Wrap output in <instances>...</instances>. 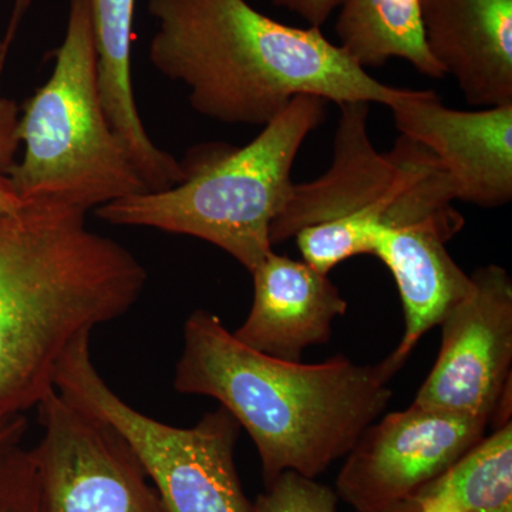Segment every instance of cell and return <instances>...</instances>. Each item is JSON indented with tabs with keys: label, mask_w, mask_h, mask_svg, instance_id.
Segmentation results:
<instances>
[{
	"label": "cell",
	"mask_w": 512,
	"mask_h": 512,
	"mask_svg": "<svg viewBox=\"0 0 512 512\" xmlns=\"http://www.w3.org/2000/svg\"><path fill=\"white\" fill-rule=\"evenodd\" d=\"M148 59L183 83L192 109L228 126H266L296 96L390 107L407 89L357 66L319 28H293L247 0H147Z\"/></svg>",
	"instance_id": "3"
},
{
	"label": "cell",
	"mask_w": 512,
	"mask_h": 512,
	"mask_svg": "<svg viewBox=\"0 0 512 512\" xmlns=\"http://www.w3.org/2000/svg\"><path fill=\"white\" fill-rule=\"evenodd\" d=\"M32 2L33 0H13L8 28H6L5 35L2 37V69H5L10 49H12L13 42H15L16 36H18L23 19L28 15Z\"/></svg>",
	"instance_id": "22"
},
{
	"label": "cell",
	"mask_w": 512,
	"mask_h": 512,
	"mask_svg": "<svg viewBox=\"0 0 512 512\" xmlns=\"http://www.w3.org/2000/svg\"><path fill=\"white\" fill-rule=\"evenodd\" d=\"M420 512H466L450 497L443 493H426L416 498Z\"/></svg>",
	"instance_id": "24"
},
{
	"label": "cell",
	"mask_w": 512,
	"mask_h": 512,
	"mask_svg": "<svg viewBox=\"0 0 512 512\" xmlns=\"http://www.w3.org/2000/svg\"><path fill=\"white\" fill-rule=\"evenodd\" d=\"M343 0H274V5L284 8L305 19L312 28H319L328 22L332 13L340 8Z\"/></svg>",
	"instance_id": "21"
},
{
	"label": "cell",
	"mask_w": 512,
	"mask_h": 512,
	"mask_svg": "<svg viewBox=\"0 0 512 512\" xmlns=\"http://www.w3.org/2000/svg\"><path fill=\"white\" fill-rule=\"evenodd\" d=\"M20 107L15 100L0 97V214L12 212L22 207L9 171L18 160Z\"/></svg>",
	"instance_id": "20"
},
{
	"label": "cell",
	"mask_w": 512,
	"mask_h": 512,
	"mask_svg": "<svg viewBox=\"0 0 512 512\" xmlns=\"http://www.w3.org/2000/svg\"><path fill=\"white\" fill-rule=\"evenodd\" d=\"M99 84L104 110L114 131L126 143L148 191H164L185 178L183 163L151 140L141 120L133 74L136 0H89Z\"/></svg>",
	"instance_id": "15"
},
{
	"label": "cell",
	"mask_w": 512,
	"mask_h": 512,
	"mask_svg": "<svg viewBox=\"0 0 512 512\" xmlns=\"http://www.w3.org/2000/svg\"><path fill=\"white\" fill-rule=\"evenodd\" d=\"M471 281L440 323L439 356L413 406L490 421L512 380V281L498 265L478 268Z\"/></svg>",
	"instance_id": "10"
},
{
	"label": "cell",
	"mask_w": 512,
	"mask_h": 512,
	"mask_svg": "<svg viewBox=\"0 0 512 512\" xmlns=\"http://www.w3.org/2000/svg\"><path fill=\"white\" fill-rule=\"evenodd\" d=\"M19 140L9 178L22 204L87 214L148 191L104 110L89 0H70L53 72L20 109Z\"/></svg>",
	"instance_id": "5"
},
{
	"label": "cell",
	"mask_w": 512,
	"mask_h": 512,
	"mask_svg": "<svg viewBox=\"0 0 512 512\" xmlns=\"http://www.w3.org/2000/svg\"><path fill=\"white\" fill-rule=\"evenodd\" d=\"M335 29L338 46L362 69L402 59L431 79L446 76L427 47L420 0H343Z\"/></svg>",
	"instance_id": "16"
},
{
	"label": "cell",
	"mask_w": 512,
	"mask_h": 512,
	"mask_svg": "<svg viewBox=\"0 0 512 512\" xmlns=\"http://www.w3.org/2000/svg\"><path fill=\"white\" fill-rule=\"evenodd\" d=\"M251 275V311L232 333L262 355L301 362L306 349L329 342L333 320L348 311L329 276L306 262L272 251Z\"/></svg>",
	"instance_id": "12"
},
{
	"label": "cell",
	"mask_w": 512,
	"mask_h": 512,
	"mask_svg": "<svg viewBox=\"0 0 512 512\" xmlns=\"http://www.w3.org/2000/svg\"><path fill=\"white\" fill-rule=\"evenodd\" d=\"M2 74H3V69H2V37H0V80H2Z\"/></svg>",
	"instance_id": "25"
},
{
	"label": "cell",
	"mask_w": 512,
	"mask_h": 512,
	"mask_svg": "<svg viewBox=\"0 0 512 512\" xmlns=\"http://www.w3.org/2000/svg\"><path fill=\"white\" fill-rule=\"evenodd\" d=\"M0 512H42L35 450L23 441L0 448Z\"/></svg>",
	"instance_id": "18"
},
{
	"label": "cell",
	"mask_w": 512,
	"mask_h": 512,
	"mask_svg": "<svg viewBox=\"0 0 512 512\" xmlns=\"http://www.w3.org/2000/svg\"><path fill=\"white\" fill-rule=\"evenodd\" d=\"M339 497L335 490L315 478L285 471L252 503L254 512H338Z\"/></svg>",
	"instance_id": "19"
},
{
	"label": "cell",
	"mask_w": 512,
	"mask_h": 512,
	"mask_svg": "<svg viewBox=\"0 0 512 512\" xmlns=\"http://www.w3.org/2000/svg\"><path fill=\"white\" fill-rule=\"evenodd\" d=\"M28 430L29 421L26 419V414L0 420V448L25 440Z\"/></svg>",
	"instance_id": "23"
},
{
	"label": "cell",
	"mask_w": 512,
	"mask_h": 512,
	"mask_svg": "<svg viewBox=\"0 0 512 512\" xmlns=\"http://www.w3.org/2000/svg\"><path fill=\"white\" fill-rule=\"evenodd\" d=\"M402 136L429 148L450 175L457 200L498 208L512 200V103L450 109L431 90L407 89L392 106Z\"/></svg>",
	"instance_id": "11"
},
{
	"label": "cell",
	"mask_w": 512,
	"mask_h": 512,
	"mask_svg": "<svg viewBox=\"0 0 512 512\" xmlns=\"http://www.w3.org/2000/svg\"><path fill=\"white\" fill-rule=\"evenodd\" d=\"M488 424L413 404L379 417L346 454L336 494L356 512H420V491L483 440Z\"/></svg>",
	"instance_id": "9"
},
{
	"label": "cell",
	"mask_w": 512,
	"mask_h": 512,
	"mask_svg": "<svg viewBox=\"0 0 512 512\" xmlns=\"http://www.w3.org/2000/svg\"><path fill=\"white\" fill-rule=\"evenodd\" d=\"M147 279L130 249L89 228L86 212L23 204L0 214V420L55 392L64 352L127 315Z\"/></svg>",
	"instance_id": "1"
},
{
	"label": "cell",
	"mask_w": 512,
	"mask_h": 512,
	"mask_svg": "<svg viewBox=\"0 0 512 512\" xmlns=\"http://www.w3.org/2000/svg\"><path fill=\"white\" fill-rule=\"evenodd\" d=\"M402 369L387 356L357 365L339 355L303 365L262 355L197 309L185 320L174 389L217 400L254 441L265 485L285 471L316 478L345 457L392 400Z\"/></svg>",
	"instance_id": "2"
},
{
	"label": "cell",
	"mask_w": 512,
	"mask_h": 512,
	"mask_svg": "<svg viewBox=\"0 0 512 512\" xmlns=\"http://www.w3.org/2000/svg\"><path fill=\"white\" fill-rule=\"evenodd\" d=\"M431 56L471 106L512 103V0H420Z\"/></svg>",
	"instance_id": "13"
},
{
	"label": "cell",
	"mask_w": 512,
	"mask_h": 512,
	"mask_svg": "<svg viewBox=\"0 0 512 512\" xmlns=\"http://www.w3.org/2000/svg\"><path fill=\"white\" fill-rule=\"evenodd\" d=\"M332 164L309 183L293 184L271 227L272 247L302 229L339 247L373 254L382 227H429L450 241L464 227L450 175L429 148L397 138L380 153L369 136V103L338 104Z\"/></svg>",
	"instance_id": "6"
},
{
	"label": "cell",
	"mask_w": 512,
	"mask_h": 512,
	"mask_svg": "<svg viewBox=\"0 0 512 512\" xmlns=\"http://www.w3.org/2000/svg\"><path fill=\"white\" fill-rule=\"evenodd\" d=\"M426 493L450 495L466 512H512V423L478 441Z\"/></svg>",
	"instance_id": "17"
},
{
	"label": "cell",
	"mask_w": 512,
	"mask_h": 512,
	"mask_svg": "<svg viewBox=\"0 0 512 512\" xmlns=\"http://www.w3.org/2000/svg\"><path fill=\"white\" fill-rule=\"evenodd\" d=\"M328 101L302 94L241 148H222L184 165L185 178L97 208L117 227L188 235L227 252L251 274L271 254V227L293 188L292 168L303 141L322 123Z\"/></svg>",
	"instance_id": "4"
},
{
	"label": "cell",
	"mask_w": 512,
	"mask_h": 512,
	"mask_svg": "<svg viewBox=\"0 0 512 512\" xmlns=\"http://www.w3.org/2000/svg\"><path fill=\"white\" fill-rule=\"evenodd\" d=\"M42 512H164L130 443L55 392L37 407Z\"/></svg>",
	"instance_id": "8"
},
{
	"label": "cell",
	"mask_w": 512,
	"mask_h": 512,
	"mask_svg": "<svg viewBox=\"0 0 512 512\" xmlns=\"http://www.w3.org/2000/svg\"><path fill=\"white\" fill-rule=\"evenodd\" d=\"M92 333L79 336L56 370V390L74 406L111 424L136 451L164 512H254L242 488L235 448L238 421L224 409L183 429L134 409L93 362Z\"/></svg>",
	"instance_id": "7"
},
{
	"label": "cell",
	"mask_w": 512,
	"mask_h": 512,
	"mask_svg": "<svg viewBox=\"0 0 512 512\" xmlns=\"http://www.w3.org/2000/svg\"><path fill=\"white\" fill-rule=\"evenodd\" d=\"M448 239L429 227L386 228L377 232L373 254L392 272L404 313V333L390 359L400 367L420 339L440 326L471 291L473 281L453 256Z\"/></svg>",
	"instance_id": "14"
}]
</instances>
